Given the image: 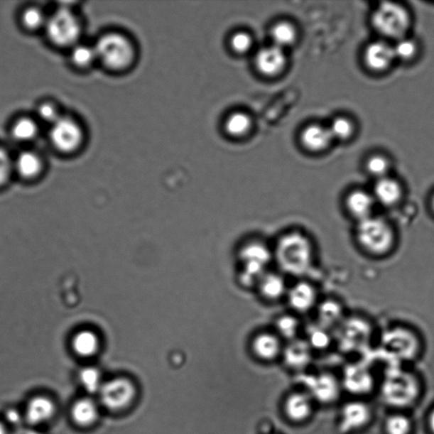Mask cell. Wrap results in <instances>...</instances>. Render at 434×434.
<instances>
[{
    "label": "cell",
    "mask_w": 434,
    "mask_h": 434,
    "mask_svg": "<svg viewBox=\"0 0 434 434\" xmlns=\"http://www.w3.org/2000/svg\"><path fill=\"white\" fill-rule=\"evenodd\" d=\"M273 259L281 273L302 278L313 268L315 249L306 232L293 229L284 232L276 242Z\"/></svg>",
    "instance_id": "6da1fadb"
},
{
    "label": "cell",
    "mask_w": 434,
    "mask_h": 434,
    "mask_svg": "<svg viewBox=\"0 0 434 434\" xmlns=\"http://www.w3.org/2000/svg\"><path fill=\"white\" fill-rule=\"evenodd\" d=\"M354 239L367 255L375 258L388 256L397 244L396 227L388 219L372 216L356 223Z\"/></svg>",
    "instance_id": "7a4b0ae2"
},
{
    "label": "cell",
    "mask_w": 434,
    "mask_h": 434,
    "mask_svg": "<svg viewBox=\"0 0 434 434\" xmlns=\"http://www.w3.org/2000/svg\"><path fill=\"white\" fill-rule=\"evenodd\" d=\"M45 29L53 45L60 48L73 47L81 36L82 24L70 9L61 7L48 17Z\"/></svg>",
    "instance_id": "3957f363"
},
{
    "label": "cell",
    "mask_w": 434,
    "mask_h": 434,
    "mask_svg": "<svg viewBox=\"0 0 434 434\" xmlns=\"http://www.w3.org/2000/svg\"><path fill=\"white\" fill-rule=\"evenodd\" d=\"M96 55L112 70L129 67L134 58V49L131 42L117 33H108L100 38L94 46Z\"/></svg>",
    "instance_id": "277c9868"
},
{
    "label": "cell",
    "mask_w": 434,
    "mask_h": 434,
    "mask_svg": "<svg viewBox=\"0 0 434 434\" xmlns=\"http://www.w3.org/2000/svg\"><path fill=\"white\" fill-rule=\"evenodd\" d=\"M240 259L244 266L240 283L246 287L257 285L267 273L270 263L274 261L273 249L260 241H253L244 245L240 251Z\"/></svg>",
    "instance_id": "5b68a950"
},
{
    "label": "cell",
    "mask_w": 434,
    "mask_h": 434,
    "mask_svg": "<svg viewBox=\"0 0 434 434\" xmlns=\"http://www.w3.org/2000/svg\"><path fill=\"white\" fill-rule=\"evenodd\" d=\"M384 352L397 359L411 361L418 356L421 340L412 328L405 325L389 327L381 337Z\"/></svg>",
    "instance_id": "8992f818"
},
{
    "label": "cell",
    "mask_w": 434,
    "mask_h": 434,
    "mask_svg": "<svg viewBox=\"0 0 434 434\" xmlns=\"http://www.w3.org/2000/svg\"><path fill=\"white\" fill-rule=\"evenodd\" d=\"M382 392L385 401L389 405L406 407L413 404L418 398L419 383L414 375L397 370L386 376Z\"/></svg>",
    "instance_id": "52a82bcc"
},
{
    "label": "cell",
    "mask_w": 434,
    "mask_h": 434,
    "mask_svg": "<svg viewBox=\"0 0 434 434\" xmlns=\"http://www.w3.org/2000/svg\"><path fill=\"white\" fill-rule=\"evenodd\" d=\"M372 24L384 36L401 39L409 28L410 16L398 4L384 3L372 16Z\"/></svg>",
    "instance_id": "ba28073f"
},
{
    "label": "cell",
    "mask_w": 434,
    "mask_h": 434,
    "mask_svg": "<svg viewBox=\"0 0 434 434\" xmlns=\"http://www.w3.org/2000/svg\"><path fill=\"white\" fill-rule=\"evenodd\" d=\"M49 138L55 150L70 153L81 147L85 135L77 121L71 117L60 116L51 125Z\"/></svg>",
    "instance_id": "9c48e42d"
},
{
    "label": "cell",
    "mask_w": 434,
    "mask_h": 434,
    "mask_svg": "<svg viewBox=\"0 0 434 434\" xmlns=\"http://www.w3.org/2000/svg\"><path fill=\"white\" fill-rule=\"evenodd\" d=\"M285 299L295 315L310 313L319 303L317 288L306 280H300L289 287Z\"/></svg>",
    "instance_id": "30bf717a"
},
{
    "label": "cell",
    "mask_w": 434,
    "mask_h": 434,
    "mask_svg": "<svg viewBox=\"0 0 434 434\" xmlns=\"http://www.w3.org/2000/svg\"><path fill=\"white\" fill-rule=\"evenodd\" d=\"M100 400L109 409L117 410L129 405L134 396V387L129 380L117 379L102 385Z\"/></svg>",
    "instance_id": "8fae6325"
},
{
    "label": "cell",
    "mask_w": 434,
    "mask_h": 434,
    "mask_svg": "<svg viewBox=\"0 0 434 434\" xmlns=\"http://www.w3.org/2000/svg\"><path fill=\"white\" fill-rule=\"evenodd\" d=\"M337 330L341 343L352 348L367 343L372 333L370 322L361 317L346 318Z\"/></svg>",
    "instance_id": "7c38bea8"
},
{
    "label": "cell",
    "mask_w": 434,
    "mask_h": 434,
    "mask_svg": "<svg viewBox=\"0 0 434 434\" xmlns=\"http://www.w3.org/2000/svg\"><path fill=\"white\" fill-rule=\"evenodd\" d=\"M376 200L372 192L364 190H354L345 196V212L356 223L374 216Z\"/></svg>",
    "instance_id": "4fadbf2b"
},
{
    "label": "cell",
    "mask_w": 434,
    "mask_h": 434,
    "mask_svg": "<svg viewBox=\"0 0 434 434\" xmlns=\"http://www.w3.org/2000/svg\"><path fill=\"white\" fill-rule=\"evenodd\" d=\"M371 413L370 407L362 401L347 403L342 409L340 428L345 433L358 430L369 423Z\"/></svg>",
    "instance_id": "5bb4252c"
},
{
    "label": "cell",
    "mask_w": 434,
    "mask_h": 434,
    "mask_svg": "<svg viewBox=\"0 0 434 434\" xmlns=\"http://www.w3.org/2000/svg\"><path fill=\"white\" fill-rule=\"evenodd\" d=\"M372 195L376 204L385 208H394L401 203L404 190L397 180L385 177L378 180Z\"/></svg>",
    "instance_id": "9a60e30c"
},
{
    "label": "cell",
    "mask_w": 434,
    "mask_h": 434,
    "mask_svg": "<svg viewBox=\"0 0 434 434\" xmlns=\"http://www.w3.org/2000/svg\"><path fill=\"white\" fill-rule=\"evenodd\" d=\"M315 310L318 314V325L330 331L339 327L346 318L344 305L340 300L332 298L319 301Z\"/></svg>",
    "instance_id": "2e32d148"
},
{
    "label": "cell",
    "mask_w": 434,
    "mask_h": 434,
    "mask_svg": "<svg viewBox=\"0 0 434 434\" xmlns=\"http://www.w3.org/2000/svg\"><path fill=\"white\" fill-rule=\"evenodd\" d=\"M257 69L266 76H275L286 64V56L281 48L271 46L265 48L258 53L256 59Z\"/></svg>",
    "instance_id": "e0dca14e"
},
{
    "label": "cell",
    "mask_w": 434,
    "mask_h": 434,
    "mask_svg": "<svg viewBox=\"0 0 434 434\" xmlns=\"http://www.w3.org/2000/svg\"><path fill=\"white\" fill-rule=\"evenodd\" d=\"M261 295L267 301L276 302L286 298L288 286L281 273H267L257 284Z\"/></svg>",
    "instance_id": "ac0fdd59"
},
{
    "label": "cell",
    "mask_w": 434,
    "mask_h": 434,
    "mask_svg": "<svg viewBox=\"0 0 434 434\" xmlns=\"http://www.w3.org/2000/svg\"><path fill=\"white\" fill-rule=\"evenodd\" d=\"M283 340L275 332H264L253 340L254 352L264 361H273L283 354Z\"/></svg>",
    "instance_id": "d6986e66"
},
{
    "label": "cell",
    "mask_w": 434,
    "mask_h": 434,
    "mask_svg": "<svg viewBox=\"0 0 434 434\" xmlns=\"http://www.w3.org/2000/svg\"><path fill=\"white\" fill-rule=\"evenodd\" d=\"M396 58L393 47L384 42H375L368 46L365 60L368 67L380 72L387 69Z\"/></svg>",
    "instance_id": "ffe728a7"
},
{
    "label": "cell",
    "mask_w": 434,
    "mask_h": 434,
    "mask_svg": "<svg viewBox=\"0 0 434 434\" xmlns=\"http://www.w3.org/2000/svg\"><path fill=\"white\" fill-rule=\"evenodd\" d=\"M308 387L311 394L320 402L330 403L339 396V384L331 375L321 374L310 379Z\"/></svg>",
    "instance_id": "44dd1931"
},
{
    "label": "cell",
    "mask_w": 434,
    "mask_h": 434,
    "mask_svg": "<svg viewBox=\"0 0 434 434\" xmlns=\"http://www.w3.org/2000/svg\"><path fill=\"white\" fill-rule=\"evenodd\" d=\"M55 412V403L45 396L34 397L28 403L26 409L25 418L31 425L47 423Z\"/></svg>",
    "instance_id": "7402d4cb"
},
{
    "label": "cell",
    "mask_w": 434,
    "mask_h": 434,
    "mask_svg": "<svg viewBox=\"0 0 434 434\" xmlns=\"http://www.w3.org/2000/svg\"><path fill=\"white\" fill-rule=\"evenodd\" d=\"M284 410L288 419L293 422L302 423L310 418L313 412V402L308 394H292L285 401Z\"/></svg>",
    "instance_id": "603a6c76"
},
{
    "label": "cell",
    "mask_w": 434,
    "mask_h": 434,
    "mask_svg": "<svg viewBox=\"0 0 434 434\" xmlns=\"http://www.w3.org/2000/svg\"><path fill=\"white\" fill-rule=\"evenodd\" d=\"M344 384L349 391L362 394L370 391L374 386V380L366 368L353 366L345 371Z\"/></svg>",
    "instance_id": "cb8c5ba5"
},
{
    "label": "cell",
    "mask_w": 434,
    "mask_h": 434,
    "mask_svg": "<svg viewBox=\"0 0 434 434\" xmlns=\"http://www.w3.org/2000/svg\"><path fill=\"white\" fill-rule=\"evenodd\" d=\"M13 168L21 178L33 179L41 174L43 162L38 153L29 151H23L20 153L13 162Z\"/></svg>",
    "instance_id": "d4e9b609"
},
{
    "label": "cell",
    "mask_w": 434,
    "mask_h": 434,
    "mask_svg": "<svg viewBox=\"0 0 434 434\" xmlns=\"http://www.w3.org/2000/svg\"><path fill=\"white\" fill-rule=\"evenodd\" d=\"M332 136L330 129L320 125H310L301 135L302 143L311 151H321L330 146Z\"/></svg>",
    "instance_id": "484cf974"
},
{
    "label": "cell",
    "mask_w": 434,
    "mask_h": 434,
    "mask_svg": "<svg viewBox=\"0 0 434 434\" xmlns=\"http://www.w3.org/2000/svg\"><path fill=\"white\" fill-rule=\"evenodd\" d=\"M311 348L305 340L299 339L289 342L288 346L283 348V357L287 365L293 368H301L310 362Z\"/></svg>",
    "instance_id": "4316f807"
},
{
    "label": "cell",
    "mask_w": 434,
    "mask_h": 434,
    "mask_svg": "<svg viewBox=\"0 0 434 434\" xmlns=\"http://www.w3.org/2000/svg\"><path fill=\"white\" fill-rule=\"evenodd\" d=\"M99 337L94 332L82 330L78 332L72 340V349L78 356L90 357L98 352Z\"/></svg>",
    "instance_id": "83f0119b"
},
{
    "label": "cell",
    "mask_w": 434,
    "mask_h": 434,
    "mask_svg": "<svg viewBox=\"0 0 434 434\" xmlns=\"http://www.w3.org/2000/svg\"><path fill=\"white\" fill-rule=\"evenodd\" d=\"M300 332L301 322L295 313L284 314L276 320L275 332L282 340H296Z\"/></svg>",
    "instance_id": "f1b7e54d"
},
{
    "label": "cell",
    "mask_w": 434,
    "mask_h": 434,
    "mask_svg": "<svg viewBox=\"0 0 434 434\" xmlns=\"http://www.w3.org/2000/svg\"><path fill=\"white\" fill-rule=\"evenodd\" d=\"M72 416L74 422L81 426H89L98 416V409L90 398H81L72 406Z\"/></svg>",
    "instance_id": "f546056e"
},
{
    "label": "cell",
    "mask_w": 434,
    "mask_h": 434,
    "mask_svg": "<svg viewBox=\"0 0 434 434\" xmlns=\"http://www.w3.org/2000/svg\"><path fill=\"white\" fill-rule=\"evenodd\" d=\"M11 134L16 141L29 143L37 138L38 126L32 118L21 117L13 124Z\"/></svg>",
    "instance_id": "4dcf8cb0"
},
{
    "label": "cell",
    "mask_w": 434,
    "mask_h": 434,
    "mask_svg": "<svg viewBox=\"0 0 434 434\" xmlns=\"http://www.w3.org/2000/svg\"><path fill=\"white\" fill-rule=\"evenodd\" d=\"M227 133L234 137H241L248 133L251 128V120L246 114H232L226 121Z\"/></svg>",
    "instance_id": "1f68e13d"
},
{
    "label": "cell",
    "mask_w": 434,
    "mask_h": 434,
    "mask_svg": "<svg viewBox=\"0 0 434 434\" xmlns=\"http://www.w3.org/2000/svg\"><path fill=\"white\" fill-rule=\"evenodd\" d=\"M47 19L41 9L35 6L26 8L21 16V24L29 31L45 28Z\"/></svg>",
    "instance_id": "d6a6232c"
},
{
    "label": "cell",
    "mask_w": 434,
    "mask_h": 434,
    "mask_svg": "<svg viewBox=\"0 0 434 434\" xmlns=\"http://www.w3.org/2000/svg\"><path fill=\"white\" fill-rule=\"evenodd\" d=\"M72 63L77 68H87L90 67L97 59L94 47L83 45H76L72 47L70 55Z\"/></svg>",
    "instance_id": "836d02e7"
},
{
    "label": "cell",
    "mask_w": 434,
    "mask_h": 434,
    "mask_svg": "<svg viewBox=\"0 0 434 434\" xmlns=\"http://www.w3.org/2000/svg\"><path fill=\"white\" fill-rule=\"evenodd\" d=\"M271 38L275 43V46L281 48L291 45L295 40V29L291 24L288 23H280L273 26L271 30Z\"/></svg>",
    "instance_id": "e575fe53"
},
{
    "label": "cell",
    "mask_w": 434,
    "mask_h": 434,
    "mask_svg": "<svg viewBox=\"0 0 434 434\" xmlns=\"http://www.w3.org/2000/svg\"><path fill=\"white\" fill-rule=\"evenodd\" d=\"M305 341L311 349H326L330 345L332 341L330 331L315 324L308 331Z\"/></svg>",
    "instance_id": "d590c367"
},
{
    "label": "cell",
    "mask_w": 434,
    "mask_h": 434,
    "mask_svg": "<svg viewBox=\"0 0 434 434\" xmlns=\"http://www.w3.org/2000/svg\"><path fill=\"white\" fill-rule=\"evenodd\" d=\"M79 379H80L82 387L89 393L99 392L102 387L99 371L94 367L83 368L79 374Z\"/></svg>",
    "instance_id": "8d00e7d4"
},
{
    "label": "cell",
    "mask_w": 434,
    "mask_h": 434,
    "mask_svg": "<svg viewBox=\"0 0 434 434\" xmlns=\"http://www.w3.org/2000/svg\"><path fill=\"white\" fill-rule=\"evenodd\" d=\"M387 434H410L411 432V420L402 414H396L386 421Z\"/></svg>",
    "instance_id": "74e56055"
},
{
    "label": "cell",
    "mask_w": 434,
    "mask_h": 434,
    "mask_svg": "<svg viewBox=\"0 0 434 434\" xmlns=\"http://www.w3.org/2000/svg\"><path fill=\"white\" fill-rule=\"evenodd\" d=\"M330 130L333 139H347L353 133V125L346 118L339 117L332 121Z\"/></svg>",
    "instance_id": "f35d334b"
},
{
    "label": "cell",
    "mask_w": 434,
    "mask_h": 434,
    "mask_svg": "<svg viewBox=\"0 0 434 434\" xmlns=\"http://www.w3.org/2000/svg\"><path fill=\"white\" fill-rule=\"evenodd\" d=\"M367 168L368 172L379 180L387 177L389 163L386 158L376 156L370 158V160L367 162Z\"/></svg>",
    "instance_id": "ab89813d"
},
{
    "label": "cell",
    "mask_w": 434,
    "mask_h": 434,
    "mask_svg": "<svg viewBox=\"0 0 434 434\" xmlns=\"http://www.w3.org/2000/svg\"><path fill=\"white\" fill-rule=\"evenodd\" d=\"M393 49L396 58L404 60L413 58L418 51L415 42L405 38L398 39Z\"/></svg>",
    "instance_id": "60d3db41"
},
{
    "label": "cell",
    "mask_w": 434,
    "mask_h": 434,
    "mask_svg": "<svg viewBox=\"0 0 434 434\" xmlns=\"http://www.w3.org/2000/svg\"><path fill=\"white\" fill-rule=\"evenodd\" d=\"M38 116L43 122L52 125L61 116L59 109L52 102H43L37 109Z\"/></svg>",
    "instance_id": "b9f144b4"
},
{
    "label": "cell",
    "mask_w": 434,
    "mask_h": 434,
    "mask_svg": "<svg viewBox=\"0 0 434 434\" xmlns=\"http://www.w3.org/2000/svg\"><path fill=\"white\" fill-rule=\"evenodd\" d=\"M252 38L249 34L245 33H236L231 39V46L232 50L239 54H244L251 49Z\"/></svg>",
    "instance_id": "7bdbcfd3"
},
{
    "label": "cell",
    "mask_w": 434,
    "mask_h": 434,
    "mask_svg": "<svg viewBox=\"0 0 434 434\" xmlns=\"http://www.w3.org/2000/svg\"><path fill=\"white\" fill-rule=\"evenodd\" d=\"M13 169V162L4 148L0 147V186L8 182Z\"/></svg>",
    "instance_id": "ee69618b"
},
{
    "label": "cell",
    "mask_w": 434,
    "mask_h": 434,
    "mask_svg": "<svg viewBox=\"0 0 434 434\" xmlns=\"http://www.w3.org/2000/svg\"><path fill=\"white\" fill-rule=\"evenodd\" d=\"M6 418L9 423L14 425L17 428H21L19 426L23 423V416L16 409H9L6 411Z\"/></svg>",
    "instance_id": "f6af8a7d"
},
{
    "label": "cell",
    "mask_w": 434,
    "mask_h": 434,
    "mask_svg": "<svg viewBox=\"0 0 434 434\" xmlns=\"http://www.w3.org/2000/svg\"><path fill=\"white\" fill-rule=\"evenodd\" d=\"M11 434H43L42 433L32 428H24L21 427L16 429V431Z\"/></svg>",
    "instance_id": "bcb514c9"
},
{
    "label": "cell",
    "mask_w": 434,
    "mask_h": 434,
    "mask_svg": "<svg viewBox=\"0 0 434 434\" xmlns=\"http://www.w3.org/2000/svg\"><path fill=\"white\" fill-rule=\"evenodd\" d=\"M429 426H430L431 431L434 433V410L432 411L430 418H429Z\"/></svg>",
    "instance_id": "7dc6e473"
},
{
    "label": "cell",
    "mask_w": 434,
    "mask_h": 434,
    "mask_svg": "<svg viewBox=\"0 0 434 434\" xmlns=\"http://www.w3.org/2000/svg\"><path fill=\"white\" fill-rule=\"evenodd\" d=\"M0 434H10L8 432V429L3 423L0 422Z\"/></svg>",
    "instance_id": "c3c4849f"
},
{
    "label": "cell",
    "mask_w": 434,
    "mask_h": 434,
    "mask_svg": "<svg viewBox=\"0 0 434 434\" xmlns=\"http://www.w3.org/2000/svg\"><path fill=\"white\" fill-rule=\"evenodd\" d=\"M430 205H431V209L433 210V212L434 213V194L433 195L432 198H431Z\"/></svg>",
    "instance_id": "681fc988"
}]
</instances>
